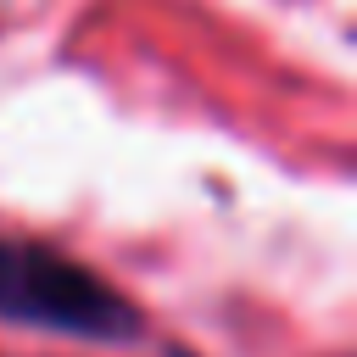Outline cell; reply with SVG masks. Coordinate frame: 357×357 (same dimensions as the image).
Returning <instances> with one entry per match:
<instances>
[{
    "instance_id": "cell-1",
    "label": "cell",
    "mask_w": 357,
    "mask_h": 357,
    "mask_svg": "<svg viewBox=\"0 0 357 357\" xmlns=\"http://www.w3.org/2000/svg\"><path fill=\"white\" fill-rule=\"evenodd\" d=\"M0 324L67 335L89 346H134L145 340V312L89 262L67 257L45 240L0 234Z\"/></svg>"
}]
</instances>
